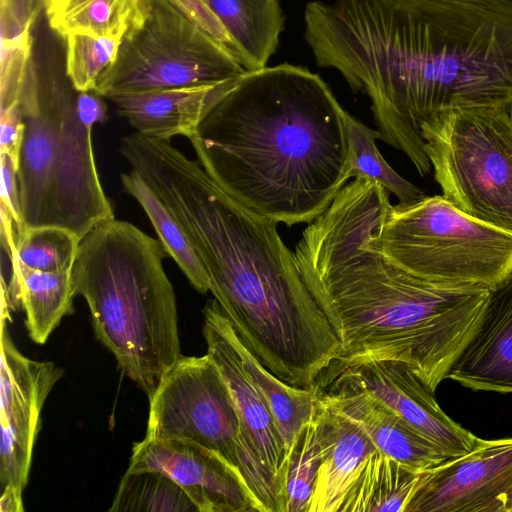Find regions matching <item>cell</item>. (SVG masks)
<instances>
[{"mask_svg":"<svg viewBox=\"0 0 512 512\" xmlns=\"http://www.w3.org/2000/svg\"><path fill=\"white\" fill-rule=\"evenodd\" d=\"M316 64L370 100L379 139L431 171L420 125L468 106L512 109V0L311 1Z\"/></svg>","mask_w":512,"mask_h":512,"instance_id":"obj_1","label":"cell"},{"mask_svg":"<svg viewBox=\"0 0 512 512\" xmlns=\"http://www.w3.org/2000/svg\"><path fill=\"white\" fill-rule=\"evenodd\" d=\"M312 418L321 463L308 512H339L363 462L378 449L356 423L316 393Z\"/></svg>","mask_w":512,"mask_h":512,"instance_id":"obj_18","label":"cell"},{"mask_svg":"<svg viewBox=\"0 0 512 512\" xmlns=\"http://www.w3.org/2000/svg\"><path fill=\"white\" fill-rule=\"evenodd\" d=\"M168 256L158 238L114 217L81 239L71 271L98 339L148 397L181 356Z\"/></svg>","mask_w":512,"mask_h":512,"instance_id":"obj_5","label":"cell"},{"mask_svg":"<svg viewBox=\"0 0 512 512\" xmlns=\"http://www.w3.org/2000/svg\"><path fill=\"white\" fill-rule=\"evenodd\" d=\"M120 180L124 192L141 206L159 241L192 287L201 294L209 292V276L180 222L136 171L122 173Z\"/></svg>","mask_w":512,"mask_h":512,"instance_id":"obj_23","label":"cell"},{"mask_svg":"<svg viewBox=\"0 0 512 512\" xmlns=\"http://www.w3.org/2000/svg\"><path fill=\"white\" fill-rule=\"evenodd\" d=\"M109 511L198 512V509L165 473L153 469H127Z\"/></svg>","mask_w":512,"mask_h":512,"instance_id":"obj_27","label":"cell"},{"mask_svg":"<svg viewBox=\"0 0 512 512\" xmlns=\"http://www.w3.org/2000/svg\"><path fill=\"white\" fill-rule=\"evenodd\" d=\"M170 2L188 20L237 58L235 46L228 31L204 0H170Z\"/></svg>","mask_w":512,"mask_h":512,"instance_id":"obj_32","label":"cell"},{"mask_svg":"<svg viewBox=\"0 0 512 512\" xmlns=\"http://www.w3.org/2000/svg\"><path fill=\"white\" fill-rule=\"evenodd\" d=\"M347 111L302 66L245 71L188 140L232 199L290 227L322 214L349 180Z\"/></svg>","mask_w":512,"mask_h":512,"instance_id":"obj_4","label":"cell"},{"mask_svg":"<svg viewBox=\"0 0 512 512\" xmlns=\"http://www.w3.org/2000/svg\"><path fill=\"white\" fill-rule=\"evenodd\" d=\"M315 393L356 423L377 449L417 471H428L450 459L435 444L370 393L316 381Z\"/></svg>","mask_w":512,"mask_h":512,"instance_id":"obj_17","label":"cell"},{"mask_svg":"<svg viewBox=\"0 0 512 512\" xmlns=\"http://www.w3.org/2000/svg\"><path fill=\"white\" fill-rule=\"evenodd\" d=\"M237 79L210 85L117 94L108 99L115 104L117 113L142 136L164 141L175 136L189 139Z\"/></svg>","mask_w":512,"mask_h":512,"instance_id":"obj_19","label":"cell"},{"mask_svg":"<svg viewBox=\"0 0 512 512\" xmlns=\"http://www.w3.org/2000/svg\"><path fill=\"white\" fill-rule=\"evenodd\" d=\"M320 463L321 451L311 417L292 446L286 482V512H308Z\"/></svg>","mask_w":512,"mask_h":512,"instance_id":"obj_30","label":"cell"},{"mask_svg":"<svg viewBox=\"0 0 512 512\" xmlns=\"http://www.w3.org/2000/svg\"><path fill=\"white\" fill-rule=\"evenodd\" d=\"M99 97L54 77L41 79L30 67L19 95L25 123L17 171L22 231L57 226L82 239L114 218L92 143L93 126L107 116Z\"/></svg>","mask_w":512,"mask_h":512,"instance_id":"obj_6","label":"cell"},{"mask_svg":"<svg viewBox=\"0 0 512 512\" xmlns=\"http://www.w3.org/2000/svg\"><path fill=\"white\" fill-rule=\"evenodd\" d=\"M65 39L69 82L78 92H93L101 74L115 61L122 39L80 33Z\"/></svg>","mask_w":512,"mask_h":512,"instance_id":"obj_29","label":"cell"},{"mask_svg":"<svg viewBox=\"0 0 512 512\" xmlns=\"http://www.w3.org/2000/svg\"><path fill=\"white\" fill-rule=\"evenodd\" d=\"M235 344L244 369L265 398L282 439L289 467L292 446L298 433L310 421L315 401L314 387L296 388L268 371L241 343L235 333Z\"/></svg>","mask_w":512,"mask_h":512,"instance_id":"obj_24","label":"cell"},{"mask_svg":"<svg viewBox=\"0 0 512 512\" xmlns=\"http://www.w3.org/2000/svg\"><path fill=\"white\" fill-rule=\"evenodd\" d=\"M424 472L377 450L363 462L339 512H404Z\"/></svg>","mask_w":512,"mask_h":512,"instance_id":"obj_22","label":"cell"},{"mask_svg":"<svg viewBox=\"0 0 512 512\" xmlns=\"http://www.w3.org/2000/svg\"><path fill=\"white\" fill-rule=\"evenodd\" d=\"M316 381L370 393L450 458L470 452L479 442L480 438L443 412L434 391L405 363L376 360L346 364L334 360Z\"/></svg>","mask_w":512,"mask_h":512,"instance_id":"obj_11","label":"cell"},{"mask_svg":"<svg viewBox=\"0 0 512 512\" xmlns=\"http://www.w3.org/2000/svg\"><path fill=\"white\" fill-rule=\"evenodd\" d=\"M81 239L68 229L37 226L16 233L14 241L3 246L25 266L46 272L72 270Z\"/></svg>","mask_w":512,"mask_h":512,"instance_id":"obj_28","label":"cell"},{"mask_svg":"<svg viewBox=\"0 0 512 512\" xmlns=\"http://www.w3.org/2000/svg\"><path fill=\"white\" fill-rule=\"evenodd\" d=\"M0 481L23 492L30 471L41 410L63 371L53 362L31 360L13 344L1 324Z\"/></svg>","mask_w":512,"mask_h":512,"instance_id":"obj_12","label":"cell"},{"mask_svg":"<svg viewBox=\"0 0 512 512\" xmlns=\"http://www.w3.org/2000/svg\"><path fill=\"white\" fill-rule=\"evenodd\" d=\"M123 156L182 225L241 343L281 381L313 388L341 341L278 223L232 199L170 141L138 135Z\"/></svg>","mask_w":512,"mask_h":512,"instance_id":"obj_2","label":"cell"},{"mask_svg":"<svg viewBox=\"0 0 512 512\" xmlns=\"http://www.w3.org/2000/svg\"><path fill=\"white\" fill-rule=\"evenodd\" d=\"M446 379L472 390L512 393V271L489 288L478 323Z\"/></svg>","mask_w":512,"mask_h":512,"instance_id":"obj_16","label":"cell"},{"mask_svg":"<svg viewBox=\"0 0 512 512\" xmlns=\"http://www.w3.org/2000/svg\"><path fill=\"white\" fill-rule=\"evenodd\" d=\"M370 242L403 270L438 285L489 289L512 271V234L471 217L442 195L391 204Z\"/></svg>","mask_w":512,"mask_h":512,"instance_id":"obj_7","label":"cell"},{"mask_svg":"<svg viewBox=\"0 0 512 512\" xmlns=\"http://www.w3.org/2000/svg\"><path fill=\"white\" fill-rule=\"evenodd\" d=\"M144 469L168 475L198 512H261L240 473L219 454L192 441L145 437L134 444L128 467Z\"/></svg>","mask_w":512,"mask_h":512,"instance_id":"obj_14","label":"cell"},{"mask_svg":"<svg viewBox=\"0 0 512 512\" xmlns=\"http://www.w3.org/2000/svg\"><path fill=\"white\" fill-rule=\"evenodd\" d=\"M140 7V0H47L48 23L61 37L89 34L122 39Z\"/></svg>","mask_w":512,"mask_h":512,"instance_id":"obj_25","label":"cell"},{"mask_svg":"<svg viewBox=\"0 0 512 512\" xmlns=\"http://www.w3.org/2000/svg\"><path fill=\"white\" fill-rule=\"evenodd\" d=\"M147 438L192 441L242 476L261 512H286L274 476L247 440L235 403L208 354L180 356L152 394Z\"/></svg>","mask_w":512,"mask_h":512,"instance_id":"obj_9","label":"cell"},{"mask_svg":"<svg viewBox=\"0 0 512 512\" xmlns=\"http://www.w3.org/2000/svg\"><path fill=\"white\" fill-rule=\"evenodd\" d=\"M203 319L207 354L228 386L247 440L274 476L287 508L288 462L271 410L244 369L235 344V331L215 298L206 303Z\"/></svg>","mask_w":512,"mask_h":512,"instance_id":"obj_15","label":"cell"},{"mask_svg":"<svg viewBox=\"0 0 512 512\" xmlns=\"http://www.w3.org/2000/svg\"><path fill=\"white\" fill-rule=\"evenodd\" d=\"M23 510L22 491L12 486L3 487L0 499V511L22 512Z\"/></svg>","mask_w":512,"mask_h":512,"instance_id":"obj_36","label":"cell"},{"mask_svg":"<svg viewBox=\"0 0 512 512\" xmlns=\"http://www.w3.org/2000/svg\"><path fill=\"white\" fill-rule=\"evenodd\" d=\"M245 68L170 0H140L115 61L94 89L100 97L235 80Z\"/></svg>","mask_w":512,"mask_h":512,"instance_id":"obj_10","label":"cell"},{"mask_svg":"<svg viewBox=\"0 0 512 512\" xmlns=\"http://www.w3.org/2000/svg\"><path fill=\"white\" fill-rule=\"evenodd\" d=\"M512 438L483 440L425 471L404 512H510Z\"/></svg>","mask_w":512,"mask_h":512,"instance_id":"obj_13","label":"cell"},{"mask_svg":"<svg viewBox=\"0 0 512 512\" xmlns=\"http://www.w3.org/2000/svg\"><path fill=\"white\" fill-rule=\"evenodd\" d=\"M9 258L10 281L2 280V317L8 318L9 311L21 305L30 338L44 344L61 319L73 313L72 270L39 271L23 265L13 254Z\"/></svg>","mask_w":512,"mask_h":512,"instance_id":"obj_20","label":"cell"},{"mask_svg":"<svg viewBox=\"0 0 512 512\" xmlns=\"http://www.w3.org/2000/svg\"><path fill=\"white\" fill-rule=\"evenodd\" d=\"M1 166V204L10 213L14 220L15 233L22 231L20 216L19 191L17 183V169L10 158L0 154Z\"/></svg>","mask_w":512,"mask_h":512,"instance_id":"obj_35","label":"cell"},{"mask_svg":"<svg viewBox=\"0 0 512 512\" xmlns=\"http://www.w3.org/2000/svg\"><path fill=\"white\" fill-rule=\"evenodd\" d=\"M31 29L12 36L1 34L0 109L19 101L21 88L32 66Z\"/></svg>","mask_w":512,"mask_h":512,"instance_id":"obj_31","label":"cell"},{"mask_svg":"<svg viewBox=\"0 0 512 512\" xmlns=\"http://www.w3.org/2000/svg\"><path fill=\"white\" fill-rule=\"evenodd\" d=\"M349 144L348 178L362 177L381 184L393 193L398 203H414L425 195L424 191L400 176L384 159L376 146L379 132L364 125L350 113L345 117Z\"/></svg>","mask_w":512,"mask_h":512,"instance_id":"obj_26","label":"cell"},{"mask_svg":"<svg viewBox=\"0 0 512 512\" xmlns=\"http://www.w3.org/2000/svg\"><path fill=\"white\" fill-rule=\"evenodd\" d=\"M228 31L246 71L267 66L285 28L279 0H204Z\"/></svg>","mask_w":512,"mask_h":512,"instance_id":"obj_21","label":"cell"},{"mask_svg":"<svg viewBox=\"0 0 512 512\" xmlns=\"http://www.w3.org/2000/svg\"><path fill=\"white\" fill-rule=\"evenodd\" d=\"M47 0H0L1 31L20 33L32 28Z\"/></svg>","mask_w":512,"mask_h":512,"instance_id":"obj_34","label":"cell"},{"mask_svg":"<svg viewBox=\"0 0 512 512\" xmlns=\"http://www.w3.org/2000/svg\"><path fill=\"white\" fill-rule=\"evenodd\" d=\"M25 133L19 101L0 109V154L7 155L18 171Z\"/></svg>","mask_w":512,"mask_h":512,"instance_id":"obj_33","label":"cell"},{"mask_svg":"<svg viewBox=\"0 0 512 512\" xmlns=\"http://www.w3.org/2000/svg\"><path fill=\"white\" fill-rule=\"evenodd\" d=\"M420 135L442 196L512 234V109L446 110L423 121Z\"/></svg>","mask_w":512,"mask_h":512,"instance_id":"obj_8","label":"cell"},{"mask_svg":"<svg viewBox=\"0 0 512 512\" xmlns=\"http://www.w3.org/2000/svg\"><path fill=\"white\" fill-rule=\"evenodd\" d=\"M510 512H512V507H511V509H510Z\"/></svg>","mask_w":512,"mask_h":512,"instance_id":"obj_37","label":"cell"},{"mask_svg":"<svg viewBox=\"0 0 512 512\" xmlns=\"http://www.w3.org/2000/svg\"><path fill=\"white\" fill-rule=\"evenodd\" d=\"M390 205L381 184L356 177L308 223L294 254L341 341L337 360L399 361L435 391L472 335L489 289L434 284L384 257L370 236Z\"/></svg>","mask_w":512,"mask_h":512,"instance_id":"obj_3","label":"cell"}]
</instances>
